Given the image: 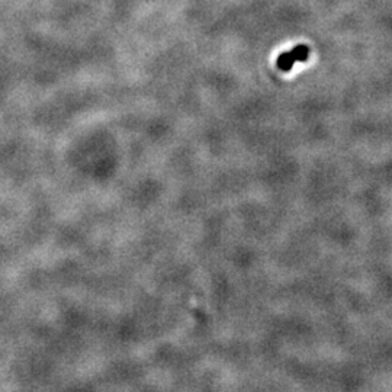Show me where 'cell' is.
Listing matches in <instances>:
<instances>
[{"label":"cell","mask_w":392,"mask_h":392,"mask_svg":"<svg viewBox=\"0 0 392 392\" xmlns=\"http://www.w3.org/2000/svg\"><path fill=\"white\" fill-rule=\"evenodd\" d=\"M308 57H310V48L307 45H298V47L292 48L291 51L281 54L276 64H278L279 70L289 71L297 61H305V60H308Z\"/></svg>","instance_id":"1"}]
</instances>
